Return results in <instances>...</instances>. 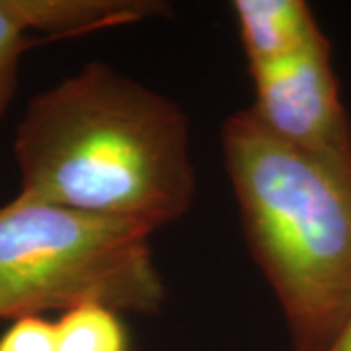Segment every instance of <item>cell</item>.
<instances>
[{"mask_svg":"<svg viewBox=\"0 0 351 351\" xmlns=\"http://www.w3.org/2000/svg\"><path fill=\"white\" fill-rule=\"evenodd\" d=\"M18 195L149 230L195 199L186 113L160 92L88 63L25 108L14 137Z\"/></svg>","mask_w":351,"mask_h":351,"instance_id":"cell-1","label":"cell"},{"mask_svg":"<svg viewBox=\"0 0 351 351\" xmlns=\"http://www.w3.org/2000/svg\"><path fill=\"white\" fill-rule=\"evenodd\" d=\"M221 143L246 244L283 311L291 351H330L351 322V164L291 149L250 110L226 117Z\"/></svg>","mask_w":351,"mask_h":351,"instance_id":"cell-2","label":"cell"},{"mask_svg":"<svg viewBox=\"0 0 351 351\" xmlns=\"http://www.w3.org/2000/svg\"><path fill=\"white\" fill-rule=\"evenodd\" d=\"M145 226L16 195L0 207V320L101 304L154 314L166 285Z\"/></svg>","mask_w":351,"mask_h":351,"instance_id":"cell-3","label":"cell"},{"mask_svg":"<svg viewBox=\"0 0 351 351\" xmlns=\"http://www.w3.org/2000/svg\"><path fill=\"white\" fill-rule=\"evenodd\" d=\"M250 76L256 101L248 110L271 137L316 158L351 164V119L324 34Z\"/></svg>","mask_w":351,"mask_h":351,"instance_id":"cell-4","label":"cell"},{"mask_svg":"<svg viewBox=\"0 0 351 351\" xmlns=\"http://www.w3.org/2000/svg\"><path fill=\"white\" fill-rule=\"evenodd\" d=\"M230 6L250 73L299 53L322 34L302 0H234Z\"/></svg>","mask_w":351,"mask_h":351,"instance_id":"cell-5","label":"cell"},{"mask_svg":"<svg viewBox=\"0 0 351 351\" xmlns=\"http://www.w3.org/2000/svg\"><path fill=\"white\" fill-rule=\"evenodd\" d=\"M59 351H129V334L119 313L101 304H82L55 322Z\"/></svg>","mask_w":351,"mask_h":351,"instance_id":"cell-6","label":"cell"},{"mask_svg":"<svg viewBox=\"0 0 351 351\" xmlns=\"http://www.w3.org/2000/svg\"><path fill=\"white\" fill-rule=\"evenodd\" d=\"M29 24L22 0H0V121L18 88V69L29 47Z\"/></svg>","mask_w":351,"mask_h":351,"instance_id":"cell-7","label":"cell"},{"mask_svg":"<svg viewBox=\"0 0 351 351\" xmlns=\"http://www.w3.org/2000/svg\"><path fill=\"white\" fill-rule=\"evenodd\" d=\"M0 351H59L55 322L43 316L14 320L0 336Z\"/></svg>","mask_w":351,"mask_h":351,"instance_id":"cell-8","label":"cell"},{"mask_svg":"<svg viewBox=\"0 0 351 351\" xmlns=\"http://www.w3.org/2000/svg\"><path fill=\"white\" fill-rule=\"evenodd\" d=\"M330 351H351V322L350 326L346 328V332L341 334V338L336 341V346Z\"/></svg>","mask_w":351,"mask_h":351,"instance_id":"cell-9","label":"cell"}]
</instances>
